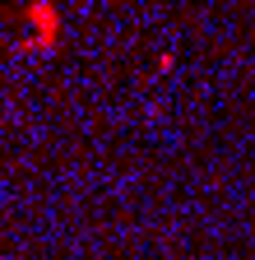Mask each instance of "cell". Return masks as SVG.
I'll return each instance as SVG.
<instances>
[{
	"label": "cell",
	"instance_id": "6da1fadb",
	"mask_svg": "<svg viewBox=\"0 0 255 260\" xmlns=\"http://www.w3.org/2000/svg\"><path fill=\"white\" fill-rule=\"evenodd\" d=\"M28 19L42 28V38H47V42L56 38V10H51V5H33V10H28Z\"/></svg>",
	"mask_w": 255,
	"mask_h": 260
}]
</instances>
